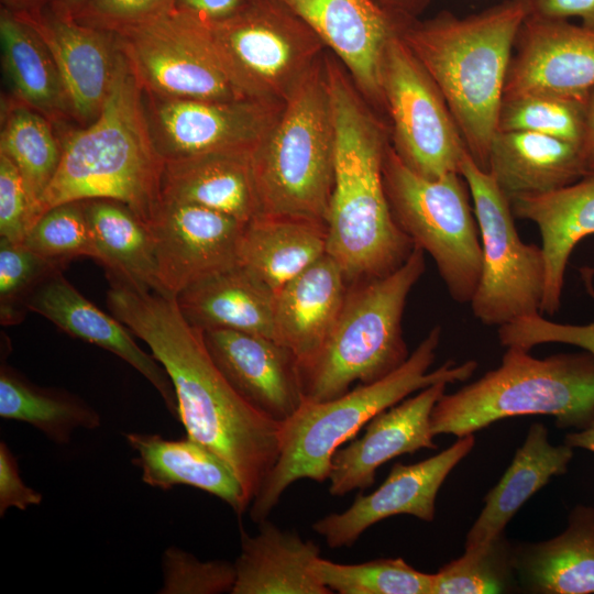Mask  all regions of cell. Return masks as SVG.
I'll use <instances>...</instances> for the list:
<instances>
[{
	"instance_id": "1",
	"label": "cell",
	"mask_w": 594,
	"mask_h": 594,
	"mask_svg": "<svg viewBox=\"0 0 594 594\" xmlns=\"http://www.w3.org/2000/svg\"><path fill=\"white\" fill-rule=\"evenodd\" d=\"M107 302L167 372L187 437L230 465L251 505L277 461L282 424L233 388L211 358L204 331L185 319L175 297L110 283Z\"/></svg>"
},
{
	"instance_id": "2",
	"label": "cell",
	"mask_w": 594,
	"mask_h": 594,
	"mask_svg": "<svg viewBox=\"0 0 594 594\" xmlns=\"http://www.w3.org/2000/svg\"><path fill=\"white\" fill-rule=\"evenodd\" d=\"M324 64L336 131L327 254L349 283L381 277L400 267L415 244L395 221L387 199L383 129L342 69L330 58Z\"/></svg>"
},
{
	"instance_id": "3",
	"label": "cell",
	"mask_w": 594,
	"mask_h": 594,
	"mask_svg": "<svg viewBox=\"0 0 594 594\" xmlns=\"http://www.w3.org/2000/svg\"><path fill=\"white\" fill-rule=\"evenodd\" d=\"M529 0H504L481 12L407 20L400 36L442 95L468 152L487 172L512 50Z\"/></svg>"
},
{
	"instance_id": "4",
	"label": "cell",
	"mask_w": 594,
	"mask_h": 594,
	"mask_svg": "<svg viewBox=\"0 0 594 594\" xmlns=\"http://www.w3.org/2000/svg\"><path fill=\"white\" fill-rule=\"evenodd\" d=\"M61 144L59 165L41 200L40 217L66 202L112 199L151 229L163 201L165 160L153 140L144 90L121 52L101 112L67 131Z\"/></svg>"
},
{
	"instance_id": "5",
	"label": "cell",
	"mask_w": 594,
	"mask_h": 594,
	"mask_svg": "<svg viewBox=\"0 0 594 594\" xmlns=\"http://www.w3.org/2000/svg\"><path fill=\"white\" fill-rule=\"evenodd\" d=\"M440 338L441 327L435 326L406 362L387 376L359 384L329 400L304 402L282 422L279 454L250 505L251 519L260 522L267 518L294 482L327 481L334 452L382 410L432 384L469 380L477 367L474 360L461 364L449 360L429 372Z\"/></svg>"
},
{
	"instance_id": "6",
	"label": "cell",
	"mask_w": 594,
	"mask_h": 594,
	"mask_svg": "<svg viewBox=\"0 0 594 594\" xmlns=\"http://www.w3.org/2000/svg\"><path fill=\"white\" fill-rule=\"evenodd\" d=\"M548 415L561 428L594 420V354L560 353L538 359L507 348L501 364L452 394L431 413L437 435L463 437L515 416Z\"/></svg>"
},
{
	"instance_id": "7",
	"label": "cell",
	"mask_w": 594,
	"mask_h": 594,
	"mask_svg": "<svg viewBox=\"0 0 594 594\" xmlns=\"http://www.w3.org/2000/svg\"><path fill=\"white\" fill-rule=\"evenodd\" d=\"M336 131L324 61L285 100L251 156L260 215L327 223L334 183Z\"/></svg>"
},
{
	"instance_id": "8",
	"label": "cell",
	"mask_w": 594,
	"mask_h": 594,
	"mask_svg": "<svg viewBox=\"0 0 594 594\" xmlns=\"http://www.w3.org/2000/svg\"><path fill=\"white\" fill-rule=\"evenodd\" d=\"M425 268V252L415 245L394 272L349 284L323 348L300 371L304 402L336 398L353 383L376 382L406 362L402 321L408 295Z\"/></svg>"
},
{
	"instance_id": "9",
	"label": "cell",
	"mask_w": 594,
	"mask_h": 594,
	"mask_svg": "<svg viewBox=\"0 0 594 594\" xmlns=\"http://www.w3.org/2000/svg\"><path fill=\"white\" fill-rule=\"evenodd\" d=\"M384 185L392 213L413 243L427 252L454 301L470 302L482 270L477 220L460 173L426 178L387 145Z\"/></svg>"
},
{
	"instance_id": "10",
	"label": "cell",
	"mask_w": 594,
	"mask_h": 594,
	"mask_svg": "<svg viewBox=\"0 0 594 594\" xmlns=\"http://www.w3.org/2000/svg\"><path fill=\"white\" fill-rule=\"evenodd\" d=\"M199 21L216 57L248 98L285 101L322 57L321 40L278 0H249L227 19Z\"/></svg>"
},
{
	"instance_id": "11",
	"label": "cell",
	"mask_w": 594,
	"mask_h": 594,
	"mask_svg": "<svg viewBox=\"0 0 594 594\" xmlns=\"http://www.w3.org/2000/svg\"><path fill=\"white\" fill-rule=\"evenodd\" d=\"M460 174L470 189L482 246L481 277L470 301L473 316L502 327L540 314L546 282L541 246L521 241L510 201L469 152Z\"/></svg>"
},
{
	"instance_id": "12",
	"label": "cell",
	"mask_w": 594,
	"mask_h": 594,
	"mask_svg": "<svg viewBox=\"0 0 594 594\" xmlns=\"http://www.w3.org/2000/svg\"><path fill=\"white\" fill-rule=\"evenodd\" d=\"M381 81L383 103L394 129L393 148L403 162L430 179L460 173L468 152L463 138L442 95L404 43L400 31L386 46Z\"/></svg>"
},
{
	"instance_id": "13",
	"label": "cell",
	"mask_w": 594,
	"mask_h": 594,
	"mask_svg": "<svg viewBox=\"0 0 594 594\" xmlns=\"http://www.w3.org/2000/svg\"><path fill=\"white\" fill-rule=\"evenodd\" d=\"M113 34L145 94L209 100L248 98L228 76L194 16L175 9Z\"/></svg>"
},
{
	"instance_id": "14",
	"label": "cell",
	"mask_w": 594,
	"mask_h": 594,
	"mask_svg": "<svg viewBox=\"0 0 594 594\" xmlns=\"http://www.w3.org/2000/svg\"><path fill=\"white\" fill-rule=\"evenodd\" d=\"M154 143L164 160L215 153L253 154L278 120L285 101L209 100L144 92Z\"/></svg>"
},
{
	"instance_id": "15",
	"label": "cell",
	"mask_w": 594,
	"mask_h": 594,
	"mask_svg": "<svg viewBox=\"0 0 594 594\" xmlns=\"http://www.w3.org/2000/svg\"><path fill=\"white\" fill-rule=\"evenodd\" d=\"M246 223L199 205L163 198L151 227L162 295L176 297L197 280L239 265Z\"/></svg>"
},
{
	"instance_id": "16",
	"label": "cell",
	"mask_w": 594,
	"mask_h": 594,
	"mask_svg": "<svg viewBox=\"0 0 594 594\" xmlns=\"http://www.w3.org/2000/svg\"><path fill=\"white\" fill-rule=\"evenodd\" d=\"M474 444L471 433L429 459L394 464L377 490L358 494L348 509L318 519L312 530L324 538L329 548L338 549L352 547L366 529L391 516L406 514L432 521L442 483Z\"/></svg>"
},
{
	"instance_id": "17",
	"label": "cell",
	"mask_w": 594,
	"mask_h": 594,
	"mask_svg": "<svg viewBox=\"0 0 594 594\" xmlns=\"http://www.w3.org/2000/svg\"><path fill=\"white\" fill-rule=\"evenodd\" d=\"M515 45L504 97L549 94L587 98L594 88V31L569 20L529 13Z\"/></svg>"
},
{
	"instance_id": "18",
	"label": "cell",
	"mask_w": 594,
	"mask_h": 594,
	"mask_svg": "<svg viewBox=\"0 0 594 594\" xmlns=\"http://www.w3.org/2000/svg\"><path fill=\"white\" fill-rule=\"evenodd\" d=\"M330 47L371 99L383 102L382 63L389 40L411 18L376 0H278Z\"/></svg>"
},
{
	"instance_id": "19",
	"label": "cell",
	"mask_w": 594,
	"mask_h": 594,
	"mask_svg": "<svg viewBox=\"0 0 594 594\" xmlns=\"http://www.w3.org/2000/svg\"><path fill=\"white\" fill-rule=\"evenodd\" d=\"M207 349L233 388L256 410L277 422L302 405L295 354L274 339L231 329L204 331Z\"/></svg>"
},
{
	"instance_id": "20",
	"label": "cell",
	"mask_w": 594,
	"mask_h": 594,
	"mask_svg": "<svg viewBox=\"0 0 594 594\" xmlns=\"http://www.w3.org/2000/svg\"><path fill=\"white\" fill-rule=\"evenodd\" d=\"M15 14L47 46L73 117L84 125L92 122L101 112L116 77L120 50L114 34L82 24L50 6L38 12Z\"/></svg>"
},
{
	"instance_id": "21",
	"label": "cell",
	"mask_w": 594,
	"mask_h": 594,
	"mask_svg": "<svg viewBox=\"0 0 594 594\" xmlns=\"http://www.w3.org/2000/svg\"><path fill=\"white\" fill-rule=\"evenodd\" d=\"M447 385V382L432 384L382 410L366 424L362 437L339 448L331 459L329 493L343 496L365 490L387 461L421 449H436L431 413Z\"/></svg>"
},
{
	"instance_id": "22",
	"label": "cell",
	"mask_w": 594,
	"mask_h": 594,
	"mask_svg": "<svg viewBox=\"0 0 594 594\" xmlns=\"http://www.w3.org/2000/svg\"><path fill=\"white\" fill-rule=\"evenodd\" d=\"M26 309L36 312L74 338L98 345L122 359L157 391L173 418L178 420L174 386L162 364L143 351L131 331L84 297L57 271L30 295Z\"/></svg>"
},
{
	"instance_id": "23",
	"label": "cell",
	"mask_w": 594,
	"mask_h": 594,
	"mask_svg": "<svg viewBox=\"0 0 594 594\" xmlns=\"http://www.w3.org/2000/svg\"><path fill=\"white\" fill-rule=\"evenodd\" d=\"M349 284L338 263L326 254L276 293L275 340L295 354L300 371L323 348Z\"/></svg>"
},
{
	"instance_id": "24",
	"label": "cell",
	"mask_w": 594,
	"mask_h": 594,
	"mask_svg": "<svg viewBox=\"0 0 594 594\" xmlns=\"http://www.w3.org/2000/svg\"><path fill=\"white\" fill-rule=\"evenodd\" d=\"M516 218L537 224L546 265L541 312L556 314L561 305L564 274L576 244L594 235V170L575 183L510 201Z\"/></svg>"
},
{
	"instance_id": "25",
	"label": "cell",
	"mask_w": 594,
	"mask_h": 594,
	"mask_svg": "<svg viewBox=\"0 0 594 594\" xmlns=\"http://www.w3.org/2000/svg\"><path fill=\"white\" fill-rule=\"evenodd\" d=\"M487 173L512 201L564 187L591 170L580 144L527 131H496Z\"/></svg>"
},
{
	"instance_id": "26",
	"label": "cell",
	"mask_w": 594,
	"mask_h": 594,
	"mask_svg": "<svg viewBox=\"0 0 594 594\" xmlns=\"http://www.w3.org/2000/svg\"><path fill=\"white\" fill-rule=\"evenodd\" d=\"M250 536L240 528L232 594H331L316 571L320 548L297 532L282 530L267 518Z\"/></svg>"
},
{
	"instance_id": "27",
	"label": "cell",
	"mask_w": 594,
	"mask_h": 594,
	"mask_svg": "<svg viewBox=\"0 0 594 594\" xmlns=\"http://www.w3.org/2000/svg\"><path fill=\"white\" fill-rule=\"evenodd\" d=\"M125 440L136 453L133 463L145 484L162 490L178 485L199 488L227 503L238 516L250 507L230 465L196 440L140 432L125 433Z\"/></svg>"
},
{
	"instance_id": "28",
	"label": "cell",
	"mask_w": 594,
	"mask_h": 594,
	"mask_svg": "<svg viewBox=\"0 0 594 594\" xmlns=\"http://www.w3.org/2000/svg\"><path fill=\"white\" fill-rule=\"evenodd\" d=\"M185 319L198 329H231L275 340L276 293L240 265L206 276L176 297Z\"/></svg>"
},
{
	"instance_id": "29",
	"label": "cell",
	"mask_w": 594,
	"mask_h": 594,
	"mask_svg": "<svg viewBox=\"0 0 594 594\" xmlns=\"http://www.w3.org/2000/svg\"><path fill=\"white\" fill-rule=\"evenodd\" d=\"M516 580L529 593H594V509L575 507L566 529L536 543L514 547Z\"/></svg>"
},
{
	"instance_id": "30",
	"label": "cell",
	"mask_w": 594,
	"mask_h": 594,
	"mask_svg": "<svg viewBox=\"0 0 594 594\" xmlns=\"http://www.w3.org/2000/svg\"><path fill=\"white\" fill-rule=\"evenodd\" d=\"M251 156L215 153L166 160L163 198L199 205L249 222L260 216Z\"/></svg>"
},
{
	"instance_id": "31",
	"label": "cell",
	"mask_w": 594,
	"mask_h": 594,
	"mask_svg": "<svg viewBox=\"0 0 594 594\" xmlns=\"http://www.w3.org/2000/svg\"><path fill=\"white\" fill-rule=\"evenodd\" d=\"M572 457L573 448L549 442L542 424L531 425L506 472L485 496V505L466 534L464 549L504 534L506 525L534 494L551 477L566 472Z\"/></svg>"
},
{
	"instance_id": "32",
	"label": "cell",
	"mask_w": 594,
	"mask_h": 594,
	"mask_svg": "<svg viewBox=\"0 0 594 594\" xmlns=\"http://www.w3.org/2000/svg\"><path fill=\"white\" fill-rule=\"evenodd\" d=\"M326 222L260 215L245 224L239 265L277 293L327 254Z\"/></svg>"
},
{
	"instance_id": "33",
	"label": "cell",
	"mask_w": 594,
	"mask_h": 594,
	"mask_svg": "<svg viewBox=\"0 0 594 594\" xmlns=\"http://www.w3.org/2000/svg\"><path fill=\"white\" fill-rule=\"evenodd\" d=\"M94 244V260L109 283L162 294L151 229L124 204L112 199L84 200Z\"/></svg>"
},
{
	"instance_id": "34",
	"label": "cell",
	"mask_w": 594,
	"mask_h": 594,
	"mask_svg": "<svg viewBox=\"0 0 594 594\" xmlns=\"http://www.w3.org/2000/svg\"><path fill=\"white\" fill-rule=\"evenodd\" d=\"M0 42L3 68L19 100L51 121L73 116L47 46L26 21L3 7L0 13Z\"/></svg>"
},
{
	"instance_id": "35",
	"label": "cell",
	"mask_w": 594,
	"mask_h": 594,
	"mask_svg": "<svg viewBox=\"0 0 594 594\" xmlns=\"http://www.w3.org/2000/svg\"><path fill=\"white\" fill-rule=\"evenodd\" d=\"M0 417L25 422L56 444H67L77 429L101 425L99 413L68 391L41 387L8 364L0 369Z\"/></svg>"
},
{
	"instance_id": "36",
	"label": "cell",
	"mask_w": 594,
	"mask_h": 594,
	"mask_svg": "<svg viewBox=\"0 0 594 594\" xmlns=\"http://www.w3.org/2000/svg\"><path fill=\"white\" fill-rule=\"evenodd\" d=\"M2 113L0 153L6 154L21 174L30 202L32 228L40 217L41 200L59 165L61 140L54 133L52 121L22 101L7 102Z\"/></svg>"
},
{
	"instance_id": "37",
	"label": "cell",
	"mask_w": 594,
	"mask_h": 594,
	"mask_svg": "<svg viewBox=\"0 0 594 594\" xmlns=\"http://www.w3.org/2000/svg\"><path fill=\"white\" fill-rule=\"evenodd\" d=\"M587 98L549 94L504 97L497 131H527L582 145Z\"/></svg>"
},
{
	"instance_id": "38",
	"label": "cell",
	"mask_w": 594,
	"mask_h": 594,
	"mask_svg": "<svg viewBox=\"0 0 594 594\" xmlns=\"http://www.w3.org/2000/svg\"><path fill=\"white\" fill-rule=\"evenodd\" d=\"M514 547L502 534L471 549L433 573L431 594L505 593L517 582Z\"/></svg>"
},
{
	"instance_id": "39",
	"label": "cell",
	"mask_w": 594,
	"mask_h": 594,
	"mask_svg": "<svg viewBox=\"0 0 594 594\" xmlns=\"http://www.w3.org/2000/svg\"><path fill=\"white\" fill-rule=\"evenodd\" d=\"M316 571L339 594H431L433 581V573L418 571L402 558L343 564L320 557Z\"/></svg>"
},
{
	"instance_id": "40",
	"label": "cell",
	"mask_w": 594,
	"mask_h": 594,
	"mask_svg": "<svg viewBox=\"0 0 594 594\" xmlns=\"http://www.w3.org/2000/svg\"><path fill=\"white\" fill-rule=\"evenodd\" d=\"M23 244L63 270L79 256L92 258L94 244L82 201L48 209L29 230Z\"/></svg>"
},
{
	"instance_id": "41",
	"label": "cell",
	"mask_w": 594,
	"mask_h": 594,
	"mask_svg": "<svg viewBox=\"0 0 594 594\" xmlns=\"http://www.w3.org/2000/svg\"><path fill=\"white\" fill-rule=\"evenodd\" d=\"M62 267L30 250L0 237V320L20 323L26 314V300L34 289Z\"/></svg>"
},
{
	"instance_id": "42",
	"label": "cell",
	"mask_w": 594,
	"mask_h": 594,
	"mask_svg": "<svg viewBox=\"0 0 594 594\" xmlns=\"http://www.w3.org/2000/svg\"><path fill=\"white\" fill-rule=\"evenodd\" d=\"M163 594L232 593L235 582L234 564L228 561H201L177 547L167 548L162 556Z\"/></svg>"
},
{
	"instance_id": "43",
	"label": "cell",
	"mask_w": 594,
	"mask_h": 594,
	"mask_svg": "<svg viewBox=\"0 0 594 594\" xmlns=\"http://www.w3.org/2000/svg\"><path fill=\"white\" fill-rule=\"evenodd\" d=\"M498 340L505 348L529 351L544 343H563L594 354V321L586 324L553 322L540 314L519 318L498 327Z\"/></svg>"
},
{
	"instance_id": "44",
	"label": "cell",
	"mask_w": 594,
	"mask_h": 594,
	"mask_svg": "<svg viewBox=\"0 0 594 594\" xmlns=\"http://www.w3.org/2000/svg\"><path fill=\"white\" fill-rule=\"evenodd\" d=\"M175 9V0H86L73 18L82 24L114 33Z\"/></svg>"
},
{
	"instance_id": "45",
	"label": "cell",
	"mask_w": 594,
	"mask_h": 594,
	"mask_svg": "<svg viewBox=\"0 0 594 594\" xmlns=\"http://www.w3.org/2000/svg\"><path fill=\"white\" fill-rule=\"evenodd\" d=\"M31 228L28 194L15 164L0 153V237L23 243Z\"/></svg>"
},
{
	"instance_id": "46",
	"label": "cell",
	"mask_w": 594,
	"mask_h": 594,
	"mask_svg": "<svg viewBox=\"0 0 594 594\" xmlns=\"http://www.w3.org/2000/svg\"><path fill=\"white\" fill-rule=\"evenodd\" d=\"M42 493L28 486L21 477L18 460L4 441L0 442V516L9 508L25 510L40 505Z\"/></svg>"
},
{
	"instance_id": "47",
	"label": "cell",
	"mask_w": 594,
	"mask_h": 594,
	"mask_svg": "<svg viewBox=\"0 0 594 594\" xmlns=\"http://www.w3.org/2000/svg\"><path fill=\"white\" fill-rule=\"evenodd\" d=\"M530 14L569 20L578 18L582 26L594 31V0H529Z\"/></svg>"
},
{
	"instance_id": "48",
	"label": "cell",
	"mask_w": 594,
	"mask_h": 594,
	"mask_svg": "<svg viewBox=\"0 0 594 594\" xmlns=\"http://www.w3.org/2000/svg\"><path fill=\"white\" fill-rule=\"evenodd\" d=\"M249 0H175L177 11L196 19L215 22L240 11Z\"/></svg>"
},
{
	"instance_id": "49",
	"label": "cell",
	"mask_w": 594,
	"mask_h": 594,
	"mask_svg": "<svg viewBox=\"0 0 594 594\" xmlns=\"http://www.w3.org/2000/svg\"><path fill=\"white\" fill-rule=\"evenodd\" d=\"M590 170H594V88L590 91L586 105V125L582 144Z\"/></svg>"
},
{
	"instance_id": "50",
	"label": "cell",
	"mask_w": 594,
	"mask_h": 594,
	"mask_svg": "<svg viewBox=\"0 0 594 594\" xmlns=\"http://www.w3.org/2000/svg\"><path fill=\"white\" fill-rule=\"evenodd\" d=\"M385 9L394 14L414 18L413 14L419 11L428 0H376Z\"/></svg>"
},
{
	"instance_id": "51",
	"label": "cell",
	"mask_w": 594,
	"mask_h": 594,
	"mask_svg": "<svg viewBox=\"0 0 594 594\" xmlns=\"http://www.w3.org/2000/svg\"><path fill=\"white\" fill-rule=\"evenodd\" d=\"M564 443L571 448H582L594 452V420L581 431L568 433Z\"/></svg>"
},
{
	"instance_id": "52",
	"label": "cell",
	"mask_w": 594,
	"mask_h": 594,
	"mask_svg": "<svg viewBox=\"0 0 594 594\" xmlns=\"http://www.w3.org/2000/svg\"><path fill=\"white\" fill-rule=\"evenodd\" d=\"M53 0H1L2 7L14 13L38 12L52 3Z\"/></svg>"
},
{
	"instance_id": "53",
	"label": "cell",
	"mask_w": 594,
	"mask_h": 594,
	"mask_svg": "<svg viewBox=\"0 0 594 594\" xmlns=\"http://www.w3.org/2000/svg\"><path fill=\"white\" fill-rule=\"evenodd\" d=\"M86 0H53L50 4L54 10L74 16Z\"/></svg>"
}]
</instances>
